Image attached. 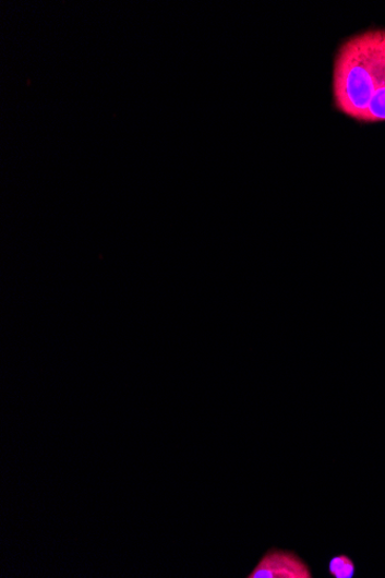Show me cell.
<instances>
[{"label": "cell", "instance_id": "6da1fadb", "mask_svg": "<svg viewBox=\"0 0 385 578\" xmlns=\"http://www.w3.org/2000/svg\"><path fill=\"white\" fill-rule=\"evenodd\" d=\"M333 95L336 109L354 121L385 122V29L362 32L339 46Z\"/></svg>", "mask_w": 385, "mask_h": 578}, {"label": "cell", "instance_id": "7a4b0ae2", "mask_svg": "<svg viewBox=\"0 0 385 578\" xmlns=\"http://www.w3.org/2000/svg\"><path fill=\"white\" fill-rule=\"evenodd\" d=\"M248 578H313L310 566L296 552L270 549Z\"/></svg>", "mask_w": 385, "mask_h": 578}, {"label": "cell", "instance_id": "3957f363", "mask_svg": "<svg viewBox=\"0 0 385 578\" xmlns=\"http://www.w3.org/2000/svg\"><path fill=\"white\" fill-rule=\"evenodd\" d=\"M328 573L334 578H354L357 566L351 556L337 554L328 563Z\"/></svg>", "mask_w": 385, "mask_h": 578}]
</instances>
